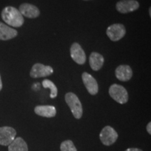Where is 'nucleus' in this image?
I'll list each match as a JSON object with an SVG mask.
<instances>
[{
    "instance_id": "obj_1",
    "label": "nucleus",
    "mask_w": 151,
    "mask_h": 151,
    "mask_svg": "<svg viewBox=\"0 0 151 151\" xmlns=\"http://www.w3.org/2000/svg\"><path fill=\"white\" fill-rule=\"evenodd\" d=\"M1 18L9 26L20 27L24 24V18L18 9L13 6H6L1 11Z\"/></svg>"
},
{
    "instance_id": "obj_2",
    "label": "nucleus",
    "mask_w": 151,
    "mask_h": 151,
    "mask_svg": "<svg viewBox=\"0 0 151 151\" xmlns=\"http://www.w3.org/2000/svg\"><path fill=\"white\" fill-rule=\"evenodd\" d=\"M65 101L70 108L75 118L80 119L83 116V107L78 97L73 92H68L65 95Z\"/></svg>"
},
{
    "instance_id": "obj_3",
    "label": "nucleus",
    "mask_w": 151,
    "mask_h": 151,
    "mask_svg": "<svg viewBox=\"0 0 151 151\" xmlns=\"http://www.w3.org/2000/svg\"><path fill=\"white\" fill-rule=\"evenodd\" d=\"M109 92L112 99L120 104H124L128 101V93L123 86L118 84H113L109 88Z\"/></svg>"
},
{
    "instance_id": "obj_4",
    "label": "nucleus",
    "mask_w": 151,
    "mask_h": 151,
    "mask_svg": "<svg viewBox=\"0 0 151 151\" xmlns=\"http://www.w3.org/2000/svg\"><path fill=\"white\" fill-rule=\"evenodd\" d=\"M100 140L105 146H111L117 141L118 134L117 132L110 126L104 127L99 134Z\"/></svg>"
},
{
    "instance_id": "obj_5",
    "label": "nucleus",
    "mask_w": 151,
    "mask_h": 151,
    "mask_svg": "<svg viewBox=\"0 0 151 151\" xmlns=\"http://www.w3.org/2000/svg\"><path fill=\"white\" fill-rule=\"evenodd\" d=\"M126 34V29L122 24H113L106 29V35L113 41H118L122 39Z\"/></svg>"
},
{
    "instance_id": "obj_6",
    "label": "nucleus",
    "mask_w": 151,
    "mask_h": 151,
    "mask_svg": "<svg viewBox=\"0 0 151 151\" xmlns=\"http://www.w3.org/2000/svg\"><path fill=\"white\" fill-rule=\"evenodd\" d=\"M53 73V69L50 66H45L41 63L33 65L30 71V76L33 78L48 76Z\"/></svg>"
},
{
    "instance_id": "obj_7",
    "label": "nucleus",
    "mask_w": 151,
    "mask_h": 151,
    "mask_svg": "<svg viewBox=\"0 0 151 151\" xmlns=\"http://www.w3.org/2000/svg\"><path fill=\"white\" fill-rule=\"evenodd\" d=\"M16 132L11 127H0V145L9 146L16 139Z\"/></svg>"
},
{
    "instance_id": "obj_8",
    "label": "nucleus",
    "mask_w": 151,
    "mask_h": 151,
    "mask_svg": "<svg viewBox=\"0 0 151 151\" xmlns=\"http://www.w3.org/2000/svg\"><path fill=\"white\" fill-rule=\"evenodd\" d=\"M139 3L137 0H121L116 4V9L120 14H128L137 11Z\"/></svg>"
},
{
    "instance_id": "obj_9",
    "label": "nucleus",
    "mask_w": 151,
    "mask_h": 151,
    "mask_svg": "<svg viewBox=\"0 0 151 151\" xmlns=\"http://www.w3.org/2000/svg\"><path fill=\"white\" fill-rule=\"evenodd\" d=\"M71 57L73 61L78 65H82L86 63V55L83 49L78 43H73L70 48Z\"/></svg>"
},
{
    "instance_id": "obj_10",
    "label": "nucleus",
    "mask_w": 151,
    "mask_h": 151,
    "mask_svg": "<svg viewBox=\"0 0 151 151\" xmlns=\"http://www.w3.org/2000/svg\"><path fill=\"white\" fill-rule=\"evenodd\" d=\"M83 82L86 86L87 90L92 95H95L99 91V86L96 79L87 72H83L82 74Z\"/></svg>"
},
{
    "instance_id": "obj_11",
    "label": "nucleus",
    "mask_w": 151,
    "mask_h": 151,
    "mask_svg": "<svg viewBox=\"0 0 151 151\" xmlns=\"http://www.w3.org/2000/svg\"><path fill=\"white\" fill-rule=\"evenodd\" d=\"M19 11L22 16L28 18H36L40 15V11L37 6L29 3H23L19 7Z\"/></svg>"
},
{
    "instance_id": "obj_12",
    "label": "nucleus",
    "mask_w": 151,
    "mask_h": 151,
    "mask_svg": "<svg viewBox=\"0 0 151 151\" xmlns=\"http://www.w3.org/2000/svg\"><path fill=\"white\" fill-rule=\"evenodd\" d=\"M133 72L129 65H120L116 69V76L119 81L122 82L129 81L132 78Z\"/></svg>"
},
{
    "instance_id": "obj_13",
    "label": "nucleus",
    "mask_w": 151,
    "mask_h": 151,
    "mask_svg": "<svg viewBox=\"0 0 151 151\" xmlns=\"http://www.w3.org/2000/svg\"><path fill=\"white\" fill-rule=\"evenodd\" d=\"M18 35L17 30L13 29L3 22H0V40L7 41L14 39Z\"/></svg>"
},
{
    "instance_id": "obj_14",
    "label": "nucleus",
    "mask_w": 151,
    "mask_h": 151,
    "mask_svg": "<svg viewBox=\"0 0 151 151\" xmlns=\"http://www.w3.org/2000/svg\"><path fill=\"white\" fill-rule=\"evenodd\" d=\"M35 112L38 116L46 118H52L56 115V109L53 106H37L35 107Z\"/></svg>"
},
{
    "instance_id": "obj_15",
    "label": "nucleus",
    "mask_w": 151,
    "mask_h": 151,
    "mask_svg": "<svg viewBox=\"0 0 151 151\" xmlns=\"http://www.w3.org/2000/svg\"><path fill=\"white\" fill-rule=\"evenodd\" d=\"M89 62L92 70L99 71L103 67L104 63V58L101 54L97 52H93L90 54Z\"/></svg>"
},
{
    "instance_id": "obj_16",
    "label": "nucleus",
    "mask_w": 151,
    "mask_h": 151,
    "mask_svg": "<svg viewBox=\"0 0 151 151\" xmlns=\"http://www.w3.org/2000/svg\"><path fill=\"white\" fill-rule=\"evenodd\" d=\"M9 151H28L27 145L22 138L18 137L9 146Z\"/></svg>"
},
{
    "instance_id": "obj_17",
    "label": "nucleus",
    "mask_w": 151,
    "mask_h": 151,
    "mask_svg": "<svg viewBox=\"0 0 151 151\" xmlns=\"http://www.w3.org/2000/svg\"><path fill=\"white\" fill-rule=\"evenodd\" d=\"M42 86L44 88H49L50 90V97L52 99H54L58 95V88L51 81L48 80V79H45L42 81Z\"/></svg>"
},
{
    "instance_id": "obj_18",
    "label": "nucleus",
    "mask_w": 151,
    "mask_h": 151,
    "mask_svg": "<svg viewBox=\"0 0 151 151\" xmlns=\"http://www.w3.org/2000/svg\"><path fill=\"white\" fill-rule=\"evenodd\" d=\"M61 151H77L76 148L71 140H67L63 141L60 145Z\"/></svg>"
},
{
    "instance_id": "obj_19",
    "label": "nucleus",
    "mask_w": 151,
    "mask_h": 151,
    "mask_svg": "<svg viewBox=\"0 0 151 151\" xmlns=\"http://www.w3.org/2000/svg\"><path fill=\"white\" fill-rule=\"evenodd\" d=\"M146 129L147 132H148L150 134H151V122H148V124H147Z\"/></svg>"
},
{
    "instance_id": "obj_20",
    "label": "nucleus",
    "mask_w": 151,
    "mask_h": 151,
    "mask_svg": "<svg viewBox=\"0 0 151 151\" xmlns=\"http://www.w3.org/2000/svg\"><path fill=\"white\" fill-rule=\"evenodd\" d=\"M124 151H143V150H141V149H139V148H128V149H127V150H124Z\"/></svg>"
},
{
    "instance_id": "obj_21",
    "label": "nucleus",
    "mask_w": 151,
    "mask_h": 151,
    "mask_svg": "<svg viewBox=\"0 0 151 151\" xmlns=\"http://www.w3.org/2000/svg\"><path fill=\"white\" fill-rule=\"evenodd\" d=\"M2 89V82H1V76H0V91Z\"/></svg>"
},
{
    "instance_id": "obj_22",
    "label": "nucleus",
    "mask_w": 151,
    "mask_h": 151,
    "mask_svg": "<svg viewBox=\"0 0 151 151\" xmlns=\"http://www.w3.org/2000/svg\"><path fill=\"white\" fill-rule=\"evenodd\" d=\"M150 11H151V8L150 7V8H149V15H150V17L151 16V12H150Z\"/></svg>"
},
{
    "instance_id": "obj_23",
    "label": "nucleus",
    "mask_w": 151,
    "mask_h": 151,
    "mask_svg": "<svg viewBox=\"0 0 151 151\" xmlns=\"http://www.w3.org/2000/svg\"><path fill=\"white\" fill-rule=\"evenodd\" d=\"M84 1H90V0H84Z\"/></svg>"
}]
</instances>
